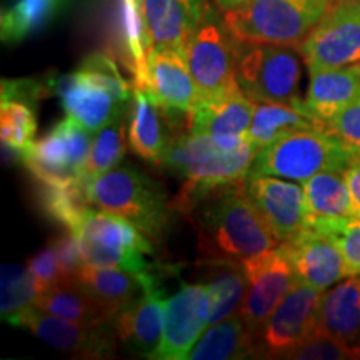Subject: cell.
<instances>
[{
  "instance_id": "obj_2",
  "label": "cell",
  "mask_w": 360,
  "mask_h": 360,
  "mask_svg": "<svg viewBox=\"0 0 360 360\" xmlns=\"http://www.w3.org/2000/svg\"><path fill=\"white\" fill-rule=\"evenodd\" d=\"M51 96L60 97L67 117L74 119L89 132L110 124L127 114L134 87L122 77L115 62L105 53H90L77 70L47 77Z\"/></svg>"
},
{
  "instance_id": "obj_19",
  "label": "cell",
  "mask_w": 360,
  "mask_h": 360,
  "mask_svg": "<svg viewBox=\"0 0 360 360\" xmlns=\"http://www.w3.org/2000/svg\"><path fill=\"white\" fill-rule=\"evenodd\" d=\"M147 89L164 110L191 112L200 102L186 52L152 47L147 56Z\"/></svg>"
},
{
  "instance_id": "obj_18",
  "label": "cell",
  "mask_w": 360,
  "mask_h": 360,
  "mask_svg": "<svg viewBox=\"0 0 360 360\" xmlns=\"http://www.w3.org/2000/svg\"><path fill=\"white\" fill-rule=\"evenodd\" d=\"M162 272L152 267L147 272H130L114 267H92L85 264L77 281L96 300L109 321L127 309L130 304L141 299L147 290L160 285Z\"/></svg>"
},
{
  "instance_id": "obj_28",
  "label": "cell",
  "mask_w": 360,
  "mask_h": 360,
  "mask_svg": "<svg viewBox=\"0 0 360 360\" xmlns=\"http://www.w3.org/2000/svg\"><path fill=\"white\" fill-rule=\"evenodd\" d=\"M191 360H240L255 359V337L242 322L240 315H231L224 321L210 323L195 342Z\"/></svg>"
},
{
  "instance_id": "obj_22",
  "label": "cell",
  "mask_w": 360,
  "mask_h": 360,
  "mask_svg": "<svg viewBox=\"0 0 360 360\" xmlns=\"http://www.w3.org/2000/svg\"><path fill=\"white\" fill-rule=\"evenodd\" d=\"M129 146L141 159L159 165L167 154L175 134L167 114L146 89L134 87L129 107Z\"/></svg>"
},
{
  "instance_id": "obj_16",
  "label": "cell",
  "mask_w": 360,
  "mask_h": 360,
  "mask_svg": "<svg viewBox=\"0 0 360 360\" xmlns=\"http://www.w3.org/2000/svg\"><path fill=\"white\" fill-rule=\"evenodd\" d=\"M24 328L51 347L84 359H110L115 354L117 335L114 323L90 327L56 315L45 314L37 307L29 315Z\"/></svg>"
},
{
  "instance_id": "obj_24",
  "label": "cell",
  "mask_w": 360,
  "mask_h": 360,
  "mask_svg": "<svg viewBox=\"0 0 360 360\" xmlns=\"http://www.w3.org/2000/svg\"><path fill=\"white\" fill-rule=\"evenodd\" d=\"M314 334L340 342L360 359V276L337 282L323 292Z\"/></svg>"
},
{
  "instance_id": "obj_10",
  "label": "cell",
  "mask_w": 360,
  "mask_h": 360,
  "mask_svg": "<svg viewBox=\"0 0 360 360\" xmlns=\"http://www.w3.org/2000/svg\"><path fill=\"white\" fill-rule=\"evenodd\" d=\"M322 290L295 281L282 302L255 332V359H287L317 328Z\"/></svg>"
},
{
  "instance_id": "obj_12",
  "label": "cell",
  "mask_w": 360,
  "mask_h": 360,
  "mask_svg": "<svg viewBox=\"0 0 360 360\" xmlns=\"http://www.w3.org/2000/svg\"><path fill=\"white\" fill-rule=\"evenodd\" d=\"M247 287L238 315L250 332H257L297 281L294 265L282 244L242 260Z\"/></svg>"
},
{
  "instance_id": "obj_33",
  "label": "cell",
  "mask_w": 360,
  "mask_h": 360,
  "mask_svg": "<svg viewBox=\"0 0 360 360\" xmlns=\"http://www.w3.org/2000/svg\"><path fill=\"white\" fill-rule=\"evenodd\" d=\"M39 202L49 219L74 232L94 209L82 179L40 182Z\"/></svg>"
},
{
  "instance_id": "obj_5",
  "label": "cell",
  "mask_w": 360,
  "mask_h": 360,
  "mask_svg": "<svg viewBox=\"0 0 360 360\" xmlns=\"http://www.w3.org/2000/svg\"><path fill=\"white\" fill-rule=\"evenodd\" d=\"M334 0H245L225 12V25L238 42L300 45Z\"/></svg>"
},
{
  "instance_id": "obj_44",
  "label": "cell",
  "mask_w": 360,
  "mask_h": 360,
  "mask_svg": "<svg viewBox=\"0 0 360 360\" xmlns=\"http://www.w3.org/2000/svg\"><path fill=\"white\" fill-rule=\"evenodd\" d=\"M215 4H217V6L222 8V11H232V8H236V7H238V6H242V4L245 2V0H214Z\"/></svg>"
},
{
  "instance_id": "obj_40",
  "label": "cell",
  "mask_w": 360,
  "mask_h": 360,
  "mask_svg": "<svg viewBox=\"0 0 360 360\" xmlns=\"http://www.w3.org/2000/svg\"><path fill=\"white\" fill-rule=\"evenodd\" d=\"M52 244L56 247L58 262H60V267L64 270L67 281H77L79 274L85 267V260L82 250H80L77 233L65 229L64 233L52 238Z\"/></svg>"
},
{
  "instance_id": "obj_13",
  "label": "cell",
  "mask_w": 360,
  "mask_h": 360,
  "mask_svg": "<svg viewBox=\"0 0 360 360\" xmlns=\"http://www.w3.org/2000/svg\"><path fill=\"white\" fill-rule=\"evenodd\" d=\"M90 147L92 132L67 117L32 143L24 154V165L39 182L82 179Z\"/></svg>"
},
{
  "instance_id": "obj_27",
  "label": "cell",
  "mask_w": 360,
  "mask_h": 360,
  "mask_svg": "<svg viewBox=\"0 0 360 360\" xmlns=\"http://www.w3.org/2000/svg\"><path fill=\"white\" fill-rule=\"evenodd\" d=\"M200 282L205 283L212 297L209 323H215L238 314L244 300L247 278L240 260L204 259Z\"/></svg>"
},
{
  "instance_id": "obj_4",
  "label": "cell",
  "mask_w": 360,
  "mask_h": 360,
  "mask_svg": "<svg viewBox=\"0 0 360 360\" xmlns=\"http://www.w3.org/2000/svg\"><path fill=\"white\" fill-rule=\"evenodd\" d=\"M257 154L249 141L238 148H224L212 135L187 132L170 143L160 167L184 180L180 193H192L245 179Z\"/></svg>"
},
{
  "instance_id": "obj_23",
  "label": "cell",
  "mask_w": 360,
  "mask_h": 360,
  "mask_svg": "<svg viewBox=\"0 0 360 360\" xmlns=\"http://www.w3.org/2000/svg\"><path fill=\"white\" fill-rule=\"evenodd\" d=\"M307 205V229L337 236L354 220L352 200L344 172H321L302 184Z\"/></svg>"
},
{
  "instance_id": "obj_8",
  "label": "cell",
  "mask_w": 360,
  "mask_h": 360,
  "mask_svg": "<svg viewBox=\"0 0 360 360\" xmlns=\"http://www.w3.org/2000/svg\"><path fill=\"white\" fill-rule=\"evenodd\" d=\"M238 40L212 6L207 7L186 49L188 69L200 102L227 96L238 87L236 77Z\"/></svg>"
},
{
  "instance_id": "obj_46",
  "label": "cell",
  "mask_w": 360,
  "mask_h": 360,
  "mask_svg": "<svg viewBox=\"0 0 360 360\" xmlns=\"http://www.w3.org/2000/svg\"><path fill=\"white\" fill-rule=\"evenodd\" d=\"M359 65H360V64H359Z\"/></svg>"
},
{
  "instance_id": "obj_14",
  "label": "cell",
  "mask_w": 360,
  "mask_h": 360,
  "mask_svg": "<svg viewBox=\"0 0 360 360\" xmlns=\"http://www.w3.org/2000/svg\"><path fill=\"white\" fill-rule=\"evenodd\" d=\"M212 297L205 283H186L165 304L164 337L155 359L184 360L210 326Z\"/></svg>"
},
{
  "instance_id": "obj_35",
  "label": "cell",
  "mask_w": 360,
  "mask_h": 360,
  "mask_svg": "<svg viewBox=\"0 0 360 360\" xmlns=\"http://www.w3.org/2000/svg\"><path fill=\"white\" fill-rule=\"evenodd\" d=\"M127 125L129 112L119 115L96 134L82 172L84 182L109 172L120 164V160L125 155V130H127Z\"/></svg>"
},
{
  "instance_id": "obj_34",
  "label": "cell",
  "mask_w": 360,
  "mask_h": 360,
  "mask_svg": "<svg viewBox=\"0 0 360 360\" xmlns=\"http://www.w3.org/2000/svg\"><path fill=\"white\" fill-rule=\"evenodd\" d=\"M0 314L2 321L24 328L29 315L34 312L40 295L37 282L29 265L4 264L0 276Z\"/></svg>"
},
{
  "instance_id": "obj_3",
  "label": "cell",
  "mask_w": 360,
  "mask_h": 360,
  "mask_svg": "<svg viewBox=\"0 0 360 360\" xmlns=\"http://www.w3.org/2000/svg\"><path fill=\"white\" fill-rule=\"evenodd\" d=\"M85 191L92 207L130 220L150 242L165 236L172 209L167 193L134 165H117L87 180Z\"/></svg>"
},
{
  "instance_id": "obj_36",
  "label": "cell",
  "mask_w": 360,
  "mask_h": 360,
  "mask_svg": "<svg viewBox=\"0 0 360 360\" xmlns=\"http://www.w3.org/2000/svg\"><path fill=\"white\" fill-rule=\"evenodd\" d=\"M35 114L30 103L20 101H2L0 102V134L2 143L25 154L34 143Z\"/></svg>"
},
{
  "instance_id": "obj_39",
  "label": "cell",
  "mask_w": 360,
  "mask_h": 360,
  "mask_svg": "<svg viewBox=\"0 0 360 360\" xmlns=\"http://www.w3.org/2000/svg\"><path fill=\"white\" fill-rule=\"evenodd\" d=\"M327 132L339 139L354 154H360V97L328 120Z\"/></svg>"
},
{
  "instance_id": "obj_21",
  "label": "cell",
  "mask_w": 360,
  "mask_h": 360,
  "mask_svg": "<svg viewBox=\"0 0 360 360\" xmlns=\"http://www.w3.org/2000/svg\"><path fill=\"white\" fill-rule=\"evenodd\" d=\"M209 6L205 0H142L150 49L169 47L186 52Z\"/></svg>"
},
{
  "instance_id": "obj_29",
  "label": "cell",
  "mask_w": 360,
  "mask_h": 360,
  "mask_svg": "<svg viewBox=\"0 0 360 360\" xmlns=\"http://www.w3.org/2000/svg\"><path fill=\"white\" fill-rule=\"evenodd\" d=\"M299 130H327V127L309 115L300 105L260 103V105H255L247 141L260 150L269 143Z\"/></svg>"
},
{
  "instance_id": "obj_7",
  "label": "cell",
  "mask_w": 360,
  "mask_h": 360,
  "mask_svg": "<svg viewBox=\"0 0 360 360\" xmlns=\"http://www.w3.org/2000/svg\"><path fill=\"white\" fill-rule=\"evenodd\" d=\"M354 155L327 130H299L260 148L249 174L304 184L321 172H344Z\"/></svg>"
},
{
  "instance_id": "obj_30",
  "label": "cell",
  "mask_w": 360,
  "mask_h": 360,
  "mask_svg": "<svg viewBox=\"0 0 360 360\" xmlns=\"http://www.w3.org/2000/svg\"><path fill=\"white\" fill-rule=\"evenodd\" d=\"M35 307L45 314L82 326L98 327L112 323L79 281H64L47 292H42Z\"/></svg>"
},
{
  "instance_id": "obj_41",
  "label": "cell",
  "mask_w": 360,
  "mask_h": 360,
  "mask_svg": "<svg viewBox=\"0 0 360 360\" xmlns=\"http://www.w3.org/2000/svg\"><path fill=\"white\" fill-rule=\"evenodd\" d=\"M51 96L47 77L45 79H4L2 101H20L34 105V102Z\"/></svg>"
},
{
  "instance_id": "obj_43",
  "label": "cell",
  "mask_w": 360,
  "mask_h": 360,
  "mask_svg": "<svg viewBox=\"0 0 360 360\" xmlns=\"http://www.w3.org/2000/svg\"><path fill=\"white\" fill-rule=\"evenodd\" d=\"M344 177L350 192V200H352L354 217L360 219V154H355L350 159L344 170Z\"/></svg>"
},
{
  "instance_id": "obj_45",
  "label": "cell",
  "mask_w": 360,
  "mask_h": 360,
  "mask_svg": "<svg viewBox=\"0 0 360 360\" xmlns=\"http://www.w3.org/2000/svg\"><path fill=\"white\" fill-rule=\"evenodd\" d=\"M334 2H360V0H334ZM332 2V4H334Z\"/></svg>"
},
{
  "instance_id": "obj_25",
  "label": "cell",
  "mask_w": 360,
  "mask_h": 360,
  "mask_svg": "<svg viewBox=\"0 0 360 360\" xmlns=\"http://www.w3.org/2000/svg\"><path fill=\"white\" fill-rule=\"evenodd\" d=\"M360 97V65L310 72L307 96L300 107L327 127L328 120Z\"/></svg>"
},
{
  "instance_id": "obj_6",
  "label": "cell",
  "mask_w": 360,
  "mask_h": 360,
  "mask_svg": "<svg viewBox=\"0 0 360 360\" xmlns=\"http://www.w3.org/2000/svg\"><path fill=\"white\" fill-rule=\"evenodd\" d=\"M302 58L300 49L290 45L238 42V87L252 102L299 107Z\"/></svg>"
},
{
  "instance_id": "obj_38",
  "label": "cell",
  "mask_w": 360,
  "mask_h": 360,
  "mask_svg": "<svg viewBox=\"0 0 360 360\" xmlns=\"http://www.w3.org/2000/svg\"><path fill=\"white\" fill-rule=\"evenodd\" d=\"M27 265H29L30 272H32L35 282H37L40 294L58 285L60 282L67 281L64 270L60 267V262H58L57 250L53 247L52 240L39 254H35Z\"/></svg>"
},
{
  "instance_id": "obj_9",
  "label": "cell",
  "mask_w": 360,
  "mask_h": 360,
  "mask_svg": "<svg viewBox=\"0 0 360 360\" xmlns=\"http://www.w3.org/2000/svg\"><path fill=\"white\" fill-rule=\"evenodd\" d=\"M75 233L87 265L139 274L154 267L146 260V255L154 254L152 242L137 225L120 215L92 209Z\"/></svg>"
},
{
  "instance_id": "obj_15",
  "label": "cell",
  "mask_w": 360,
  "mask_h": 360,
  "mask_svg": "<svg viewBox=\"0 0 360 360\" xmlns=\"http://www.w3.org/2000/svg\"><path fill=\"white\" fill-rule=\"evenodd\" d=\"M245 188L281 244L290 242L307 229L304 187L272 175L249 174L245 177Z\"/></svg>"
},
{
  "instance_id": "obj_32",
  "label": "cell",
  "mask_w": 360,
  "mask_h": 360,
  "mask_svg": "<svg viewBox=\"0 0 360 360\" xmlns=\"http://www.w3.org/2000/svg\"><path fill=\"white\" fill-rule=\"evenodd\" d=\"M119 37L124 64L132 72V87L147 89V56L150 42L142 13V0H119Z\"/></svg>"
},
{
  "instance_id": "obj_26",
  "label": "cell",
  "mask_w": 360,
  "mask_h": 360,
  "mask_svg": "<svg viewBox=\"0 0 360 360\" xmlns=\"http://www.w3.org/2000/svg\"><path fill=\"white\" fill-rule=\"evenodd\" d=\"M254 112L255 102L236 87L227 96L197 103L191 112V132L214 139H247Z\"/></svg>"
},
{
  "instance_id": "obj_17",
  "label": "cell",
  "mask_w": 360,
  "mask_h": 360,
  "mask_svg": "<svg viewBox=\"0 0 360 360\" xmlns=\"http://www.w3.org/2000/svg\"><path fill=\"white\" fill-rule=\"evenodd\" d=\"M294 265L297 281L326 292L347 277L335 236L305 229L290 242L282 244Z\"/></svg>"
},
{
  "instance_id": "obj_1",
  "label": "cell",
  "mask_w": 360,
  "mask_h": 360,
  "mask_svg": "<svg viewBox=\"0 0 360 360\" xmlns=\"http://www.w3.org/2000/svg\"><path fill=\"white\" fill-rule=\"evenodd\" d=\"M175 207L195 215L204 259L245 260L277 249V240L245 188V179L192 193H180Z\"/></svg>"
},
{
  "instance_id": "obj_42",
  "label": "cell",
  "mask_w": 360,
  "mask_h": 360,
  "mask_svg": "<svg viewBox=\"0 0 360 360\" xmlns=\"http://www.w3.org/2000/svg\"><path fill=\"white\" fill-rule=\"evenodd\" d=\"M347 277L360 276V219L350 220L335 236Z\"/></svg>"
},
{
  "instance_id": "obj_31",
  "label": "cell",
  "mask_w": 360,
  "mask_h": 360,
  "mask_svg": "<svg viewBox=\"0 0 360 360\" xmlns=\"http://www.w3.org/2000/svg\"><path fill=\"white\" fill-rule=\"evenodd\" d=\"M72 0H17L4 8L0 37L4 44H19L44 30L70 6Z\"/></svg>"
},
{
  "instance_id": "obj_20",
  "label": "cell",
  "mask_w": 360,
  "mask_h": 360,
  "mask_svg": "<svg viewBox=\"0 0 360 360\" xmlns=\"http://www.w3.org/2000/svg\"><path fill=\"white\" fill-rule=\"evenodd\" d=\"M165 304L164 287H154L114 319L115 335L127 352L155 359L164 337Z\"/></svg>"
},
{
  "instance_id": "obj_37",
  "label": "cell",
  "mask_w": 360,
  "mask_h": 360,
  "mask_svg": "<svg viewBox=\"0 0 360 360\" xmlns=\"http://www.w3.org/2000/svg\"><path fill=\"white\" fill-rule=\"evenodd\" d=\"M287 359L295 360H349L355 355L349 347L327 335L314 334L304 344L292 350Z\"/></svg>"
},
{
  "instance_id": "obj_11",
  "label": "cell",
  "mask_w": 360,
  "mask_h": 360,
  "mask_svg": "<svg viewBox=\"0 0 360 360\" xmlns=\"http://www.w3.org/2000/svg\"><path fill=\"white\" fill-rule=\"evenodd\" d=\"M309 72L360 64V2H334L300 45Z\"/></svg>"
}]
</instances>
